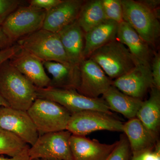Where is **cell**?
<instances>
[{
	"label": "cell",
	"mask_w": 160,
	"mask_h": 160,
	"mask_svg": "<svg viewBox=\"0 0 160 160\" xmlns=\"http://www.w3.org/2000/svg\"><path fill=\"white\" fill-rule=\"evenodd\" d=\"M36 89L9 60L0 66V94L9 107L27 111L37 98Z\"/></svg>",
	"instance_id": "6da1fadb"
},
{
	"label": "cell",
	"mask_w": 160,
	"mask_h": 160,
	"mask_svg": "<svg viewBox=\"0 0 160 160\" xmlns=\"http://www.w3.org/2000/svg\"><path fill=\"white\" fill-rule=\"evenodd\" d=\"M17 42L22 49L42 62L49 61L70 65L58 33L42 29L20 39Z\"/></svg>",
	"instance_id": "7a4b0ae2"
},
{
	"label": "cell",
	"mask_w": 160,
	"mask_h": 160,
	"mask_svg": "<svg viewBox=\"0 0 160 160\" xmlns=\"http://www.w3.org/2000/svg\"><path fill=\"white\" fill-rule=\"evenodd\" d=\"M122 4L123 21L149 46L155 47L160 37L159 17L140 1L122 0Z\"/></svg>",
	"instance_id": "3957f363"
},
{
	"label": "cell",
	"mask_w": 160,
	"mask_h": 160,
	"mask_svg": "<svg viewBox=\"0 0 160 160\" xmlns=\"http://www.w3.org/2000/svg\"><path fill=\"white\" fill-rule=\"evenodd\" d=\"M89 58L98 64L111 79L126 74L139 62L117 39L97 49Z\"/></svg>",
	"instance_id": "277c9868"
},
{
	"label": "cell",
	"mask_w": 160,
	"mask_h": 160,
	"mask_svg": "<svg viewBox=\"0 0 160 160\" xmlns=\"http://www.w3.org/2000/svg\"><path fill=\"white\" fill-rule=\"evenodd\" d=\"M39 135L66 130L71 113L60 104L37 98L27 111Z\"/></svg>",
	"instance_id": "5b68a950"
},
{
	"label": "cell",
	"mask_w": 160,
	"mask_h": 160,
	"mask_svg": "<svg viewBox=\"0 0 160 160\" xmlns=\"http://www.w3.org/2000/svg\"><path fill=\"white\" fill-rule=\"evenodd\" d=\"M36 91L37 98L55 102L66 108L71 114L86 110L110 113L109 106L102 98L87 97L76 89L37 87Z\"/></svg>",
	"instance_id": "8992f818"
},
{
	"label": "cell",
	"mask_w": 160,
	"mask_h": 160,
	"mask_svg": "<svg viewBox=\"0 0 160 160\" xmlns=\"http://www.w3.org/2000/svg\"><path fill=\"white\" fill-rule=\"evenodd\" d=\"M46 11L29 6H19L9 15L1 26L12 44L42 29Z\"/></svg>",
	"instance_id": "52a82bcc"
},
{
	"label": "cell",
	"mask_w": 160,
	"mask_h": 160,
	"mask_svg": "<svg viewBox=\"0 0 160 160\" xmlns=\"http://www.w3.org/2000/svg\"><path fill=\"white\" fill-rule=\"evenodd\" d=\"M71 135V132L65 130L39 136L28 150L30 160H73L69 144Z\"/></svg>",
	"instance_id": "ba28073f"
},
{
	"label": "cell",
	"mask_w": 160,
	"mask_h": 160,
	"mask_svg": "<svg viewBox=\"0 0 160 160\" xmlns=\"http://www.w3.org/2000/svg\"><path fill=\"white\" fill-rule=\"evenodd\" d=\"M123 123L103 112L86 110L71 114L66 130L75 135L86 136L100 130L122 132Z\"/></svg>",
	"instance_id": "9c48e42d"
},
{
	"label": "cell",
	"mask_w": 160,
	"mask_h": 160,
	"mask_svg": "<svg viewBox=\"0 0 160 160\" xmlns=\"http://www.w3.org/2000/svg\"><path fill=\"white\" fill-rule=\"evenodd\" d=\"M0 128L10 132L31 146L39 136L27 111L10 107H0Z\"/></svg>",
	"instance_id": "30bf717a"
},
{
	"label": "cell",
	"mask_w": 160,
	"mask_h": 160,
	"mask_svg": "<svg viewBox=\"0 0 160 160\" xmlns=\"http://www.w3.org/2000/svg\"><path fill=\"white\" fill-rule=\"evenodd\" d=\"M80 82L77 91L92 98H98L112 86V81L100 66L90 58L80 64Z\"/></svg>",
	"instance_id": "8fae6325"
},
{
	"label": "cell",
	"mask_w": 160,
	"mask_h": 160,
	"mask_svg": "<svg viewBox=\"0 0 160 160\" xmlns=\"http://www.w3.org/2000/svg\"><path fill=\"white\" fill-rule=\"evenodd\" d=\"M112 86L125 94L142 99L153 86L150 65L138 62L129 72L112 81Z\"/></svg>",
	"instance_id": "7c38bea8"
},
{
	"label": "cell",
	"mask_w": 160,
	"mask_h": 160,
	"mask_svg": "<svg viewBox=\"0 0 160 160\" xmlns=\"http://www.w3.org/2000/svg\"><path fill=\"white\" fill-rule=\"evenodd\" d=\"M9 61L36 87L44 88L49 86L51 78L45 72L43 62L33 55L21 48Z\"/></svg>",
	"instance_id": "4fadbf2b"
},
{
	"label": "cell",
	"mask_w": 160,
	"mask_h": 160,
	"mask_svg": "<svg viewBox=\"0 0 160 160\" xmlns=\"http://www.w3.org/2000/svg\"><path fill=\"white\" fill-rule=\"evenodd\" d=\"M122 132L125 133L132 156L152 150L158 142V134L149 130L137 118L123 123Z\"/></svg>",
	"instance_id": "5bb4252c"
},
{
	"label": "cell",
	"mask_w": 160,
	"mask_h": 160,
	"mask_svg": "<svg viewBox=\"0 0 160 160\" xmlns=\"http://www.w3.org/2000/svg\"><path fill=\"white\" fill-rule=\"evenodd\" d=\"M82 0H62L57 6L46 12L42 29L58 33L77 19Z\"/></svg>",
	"instance_id": "9a60e30c"
},
{
	"label": "cell",
	"mask_w": 160,
	"mask_h": 160,
	"mask_svg": "<svg viewBox=\"0 0 160 160\" xmlns=\"http://www.w3.org/2000/svg\"><path fill=\"white\" fill-rule=\"evenodd\" d=\"M117 143L104 144L97 140L72 134L69 140L73 160H106Z\"/></svg>",
	"instance_id": "2e32d148"
},
{
	"label": "cell",
	"mask_w": 160,
	"mask_h": 160,
	"mask_svg": "<svg viewBox=\"0 0 160 160\" xmlns=\"http://www.w3.org/2000/svg\"><path fill=\"white\" fill-rule=\"evenodd\" d=\"M117 40L127 46L131 54L139 62L150 65L152 58L150 46L125 21L119 24Z\"/></svg>",
	"instance_id": "e0dca14e"
},
{
	"label": "cell",
	"mask_w": 160,
	"mask_h": 160,
	"mask_svg": "<svg viewBox=\"0 0 160 160\" xmlns=\"http://www.w3.org/2000/svg\"><path fill=\"white\" fill-rule=\"evenodd\" d=\"M71 66L79 67L84 60V33L76 21L58 32Z\"/></svg>",
	"instance_id": "ac0fdd59"
},
{
	"label": "cell",
	"mask_w": 160,
	"mask_h": 160,
	"mask_svg": "<svg viewBox=\"0 0 160 160\" xmlns=\"http://www.w3.org/2000/svg\"><path fill=\"white\" fill-rule=\"evenodd\" d=\"M118 23L106 19L88 32L84 33V59L89 58L92 53L102 46L117 39Z\"/></svg>",
	"instance_id": "d6986e66"
},
{
	"label": "cell",
	"mask_w": 160,
	"mask_h": 160,
	"mask_svg": "<svg viewBox=\"0 0 160 160\" xmlns=\"http://www.w3.org/2000/svg\"><path fill=\"white\" fill-rule=\"evenodd\" d=\"M43 66L51 75L48 87L77 90L80 82L79 67L55 62H43Z\"/></svg>",
	"instance_id": "ffe728a7"
},
{
	"label": "cell",
	"mask_w": 160,
	"mask_h": 160,
	"mask_svg": "<svg viewBox=\"0 0 160 160\" xmlns=\"http://www.w3.org/2000/svg\"><path fill=\"white\" fill-rule=\"evenodd\" d=\"M109 109L121 113L129 119L136 117L137 113L143 101L123 93L112 86L102 95Z\"/></svg>",
	"instance_id": "44dd1931"
},
{
	"label": "cell",
	"mask_w": 160,
	"mask_h": 160,
	"mask_svg": "<svg viewBox=\"0 0 160 160\" xmlns=\"http://www.w3.org/2000/svg\"><path fill=\"white\" fill-rule=\"evenodd\" d=\"M148 99L143 102L136 118L150 131L158 134L160 126V89L152 86Z\"/></svg>",
	"instance_id": "7402d4cb"
},
{
	"label": "cell",
	"mask_w": 160,
	"mask_h": 160,
	"mask_svg": "<svg viewBox=\"0 0 160 160\" xmlns=\"http://www.w3.org/2000/svg\"><path fill=\"white\" fill-rule=\"evenodd\" d=\"M106 20L102 0H91L84 1L77 22L86 33Z\"/></svg>",
	"instance_id": "603a6c76"
},
{
	"label": "cell",
	"mask_w": 160,
	"mask_h": 160,
	"mask_svg": "<svg viewBox=\"0 0 160 160\" xmlns=\"http://www.w3.org/2000/svg\"><path fill=\"white\" fill-rule=\"evenodd\" d=\"M29 148V145L16 135L0 128V155L14 157Z\"/></svg>",
	"instance_id": "cb8c5ba5"
},
{
	"label": "cell",
	"mask_w": 160,
	"mask_h": 160,
	"mask_svg": "<svg viewBox=\"0 0 160 160\" xmlns=\"http://www.w3.org/2000/svg\"><path fill=\"white\" fill-rule=\"evenodd\" d=\"M106 19L112 20L118 24L122 22V0H102Z\"/></svg>",
	"instance_id": "d4e9b609"
},
{
	"label": "cell",
	"mask_w": 160,
	"mask_h": 160,
	"mask_svg": "<svg viewBox=\"0 0 160 160\" xmlns=\"http://www.w3.org/2000/svg\"><path fill=\"white\" fill-rule=\"evenodd\" d=\"M132 152L128 139L125 134L120 137L116 146L106 160H130Z\"/></svg>",
	"instance_id": "484cf974"
},
{
	"label": "cell",
	"mask_w": 160,
	"mask_h": 160,
	"mask_svg": "<svg viewBox=\"0 0 160 160\" xmlns=\"http://www.w3.org/2000/svg\"><path fill=\"white\" fill-rule=\"evenodd\" d=\"M21 2L18 0H0V26L9 15L20 6Z\"/></svg>",
	"instance_id": "4316f807"
},
{
	"label": "cell",
	"mask_w": 160,
	"mask_h": 160,
	"mask_svg": "<svg viewBox=\"0 0 160 160\" xmlns=\"http://www.w3.org/2000/svg\"><path fill=\"white\" fill-rule=\"evenodd\" d=\"M152 75V85L156 88L160 89V55L155 53L150 63Z\"/></svg>",
	"instance_id": "83f0119b"
},
{
	"label": "cell",
	"mask_w": 160,
	"mask_h": 160,
	"mask_svg": "<svg viewBox=\"0 0 160 160\" xmlns=\"http://www.w3.org/2000/svg\"><path fill=\"white\" fill-rule=\"evenodd\" d=\"M62 1V0H31L29 2V6L47 12L57 6Z\"/></svg>",
	"instance_id": "f1b7e54d"
},
{
	"label": "cell",
	"mask_w": 160,
	"mask_h": 160,
	"mask_svg": "<svg viewBox=\"0 0 160 160\" xmlns=\"http://www.w3.org/2000/svg\"><path fill=\"white\" fill-rule=\"evenodd\" d=\"M21 49L18 45L13 44L9 48L0 50V66L7 60H9Z\"/></svg>",
	"instance_id": "f546056e"
},
{
	"label": "cell",
	"mask_w": 160,
	"mask_h": 160,
	"mask_svg": "<svg viewBox=\"0 0 160 160\" xmlns=\"http://www.w3.org/2000/svg\"><path fill=\"white\" fill-rule=\"evenodd\" d=\"M144 160H160V142L159 141L154 149L147 152L145 155Z\"/></svg>",
	"instance_id": "4dcf8cb0"
},
{
	"label": "cell",
	"mask_w": 160,
	"mask_h": 160,
	"mask_svg": "<svg viewBox=\"0 0 160 160\" xmlns=\"http://www.w3.org/2000/svg\"><path fill=\"white\" fill-rule=\"evenodd\" d=\"M13 44L10 42L0 26V50L9 48Z\"/></svg>",
	"instance_id": "1f68e13d"
},
{
	"label": "cell",
	"mask_w": 160,
	"mask_h": 160,
	"mask_svg": "<svg viewBox=\"0 0 160 160\" xmlns=\"http://www.w3.org/2000/svg\"><path fill=\"white\" fill-rule=\"evenodd\" d=\"M0 160H30L28 154V150L23 152L18 155L9 158H6L3 157L2 155H0Z\"/></svg>",
	"instance_id": "d6a6232c"
},
{
	"label": "cell",
	"mask_w": 160,
	"mask_h": 160,
	"mask_svg": "<svg viewBox=\"0 0 160 160\" xmlns=\"http://www.w3.org/2000/svg\"><path fill=\"white\" fill-rule=\"evenodd\" d=\"M146 152H144V153L138 155L133 156H132L130 160H144V156H145Z\"/></svg>",
	"instance_id": "836d02e7"
},
{
	"label": "cell",
	"mask_w": 160,
	"mask_h": 160,
	"mask_svg": "<svg viewBox=\"0 0 160 160\" xmlns=\"http://www.w3.org/2000/svg\"><path fill=\"white\" fill-rule=\"evenodd\" d=\"M4 106V107H9V104L3 98L2 96L0 94V107Z\"/></svg>",
	"instance_id": "e575fe53"
},
{
	"label": "cell",
	"mask_w": 160,
	"mask_h": 160,
	"mask_svg": "<svg viewBox=\"0 0 160 160\" xmlns=\"http://www.w3.org/2000/svg\"><path fill=\"white\" fill-rule=\"evenodd\" d=\"M32 160H55V159H51V160H47V159H34Z\"/></svg>",
	"instance_id": "d590c367"
}]
</instances>
